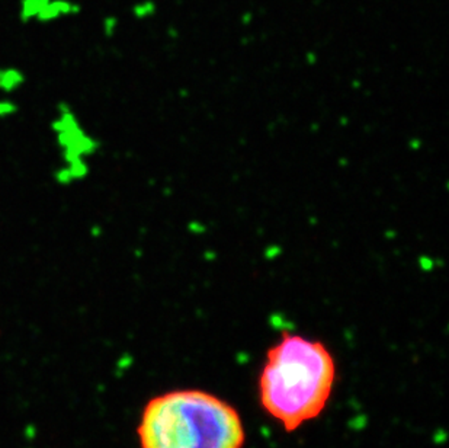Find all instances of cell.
<instances>
[{"label":"cell","instance_id":"4","mask_svg":"<svg viewBox=\"0 0 449 448\" xmlns=\"http://www.w3.org/2000/svg\"><path fill=\"white\" fill-rule=\"evenodd\" d=\"M45 3H47V0H23V3H22V18L23 19L37 18L38 13L41 12V9L44 7Z\"/></svg>","mask_w":449,"mask_h":448},{"label":"cell","instance_id":"2","mask_svg":"<svg viewBox=\"0 0 449 448\" xmlns=\"http://www.w3.org/2000/svg\"><path fill=\"white\" fill-rule=\"evenodd\" d=\"M141 448H243L240 413L204 390H173L147 402L138 424Z\"/></svg>","mask_w":449,"mask_h":448},{"label":"cell","instance_id":"1","mask_svg":"<svg viewBox=\"0 0 449 448\" xmlns=\"http://www.w3.org/2000/svg\"><path fill=\"white\" fill-rule=\"evenodd\" d=\"M335 380L336 362L323 342L283 332L266 354L259 399L263 409L292 432L324 410Z\"/></svg>","mask_w":449,"mask_h":448},{"label":"cell","instance_id":"3","mask_svg":"<svg viewBox=\"0 0 449 448\" xmlns=\"http://www.w3.org/2000/svg\"><path fill=\"white\" fill-rule=\"evenodd\" d=\"M72 10H76V7L70 3V1H64V0H47V3L44 4V7L41 9V12L38 13V19L39 20H50L56 19L58 16L67 15Z\"/></svg>","mask_w":449,"mask_h":448}]
</instances>
